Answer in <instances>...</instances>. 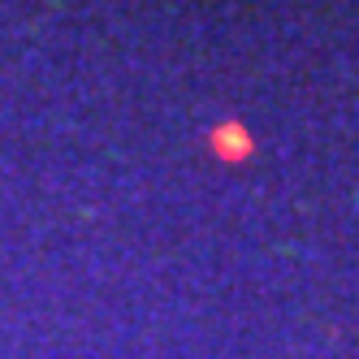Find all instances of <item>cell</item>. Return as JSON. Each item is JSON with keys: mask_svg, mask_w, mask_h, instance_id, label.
<instances>
[{"mask_svg": "<svg viewBox=\"0 0 359 359\" xmlns=\"http://www.w3.org/2000/svg\"><path fill=\"white\" fill-rule=\"evenodd\" d=\"M208 143H212L217 156H225V161H243L247 151H251V139H247V130H243L238 121H225L221 130L208 135Z\"/></svg>", "mask_w": 359, "mask_h": 359, "instance_id": "obj_1", "label": "cell"}]
</instances>
